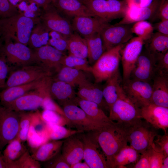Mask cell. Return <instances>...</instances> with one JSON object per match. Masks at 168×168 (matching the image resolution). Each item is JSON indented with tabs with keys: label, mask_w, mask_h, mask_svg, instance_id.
Here are the masks:
<instances>
[{
	"label": "cell",
	"mask_w": 168,
	"mask_h": 168,
	"mask_svg": "<svg viewBox=\"0 0 168 168\" xmlns=\"http://www.w3.org/2000/svg\"><path fill=\"white\" fill-rule=\"evenodd\" d=\"M90 132L102 149L109 167L112 168L115 156L128 145L126 128L114 122Z\"/></svg>",
	"instance_id": "1"
},
{
	"label": "cell",
	"mask_w": 168,
	"mask_h": 168,
	"mask_svg": "<svg viewBox=\"0 0 168 168\" xmlns=\"http://www.w3.org/2000/svg\"><path fill=\"white\" fill-rule=\"evenodd\" d=\"M40 21L38 18H30L23 14L0 19V36L2 40L10 39L27 45L31 31Z\"/></svg>",
	"instance_id": "2"
},
{
	"label": "cell",
	"mask_w": 168,
	"mask_h": 168,
	"mask_svg": "<svg viewBox=\"0 0 168 168\" xmlns=\"http://www.w3.org/2000/svg\"><path fill=\"white\" fill-rule=\"evenodd\" d=\"M109 112L108 117L111 121L126 128L132 126L142 119L140 108L126 94L122 88V83L119 88L118 98Z\"/></svg>",
	"instance_id": "3"
},
{
	"label": "cell",
	"mask_w": 168,
	"mask_h": 168,
	"mask_svg": "<svg viewBox=\"0 0 168 168\" xmlns=\"http://www.w3.org/2000/svg\"><path fill=\"white\" fill-rule=\"evenodd\" d=\"M125 44L106 51L91 67V72L96 83L106 81L119 69L121 51Z\"/></svg>",
	"instance_id": "4"
},
{
	"label": "cell",
	"mask_w": 168,
	"mask_h": 168,
	"mask_svg": "<svg viewBox=\"0 0 168 168\" xmlns=\"http://www.w3.org/2000/svg\"><path fill=\"white\" fill-rule=\"evenodd\" d=\"M155 129L150 124L141 119L126 128L128 142L131 147L142 154L151 147L157 134Z\"/></svg>",
	"instance_id": "5"
},
{
	"label": "cell",
	"mask_w": 168,
	"mask_h": 168,
	"mask_svg": "<svg viewBox=\"0 0 168 168\" xmlns=\"http://www.w3.org/2000/svg\"><path fill=\"white\" fill-rule=\"evenodd\" d=\"M94 14L105 21L123 17L128 8L123 0H80Z\"/></svg>",
	"instance_id": "6"
},
{
	"label": "cell",
	"mask_w": 168,
	"mask_h": 168,
	"mask_svg": "<svg viewBox=\"0 0 168 168\" xmlns=\"http://www.w3.org/2000/svg\"><path fill=\"white\" fill-rule=\"evenodd\" d=\"M52 80V77L43 86L29 91L5 107L17 112L37 110L41 107L43 100L46 98L51 96L49 88Z\"/></svg>",
	"instance_id": "7"
},
{
	"label": "cell",
	"mask_w": 168,
	"mask_h": 168,
	"mask_svg": "<svg viewBox=\"0 0 168 168\" xmlns=\"http://www.w3.org/2000/svg\"><path fill=\"white\" fill-rule=\"evenodd\" d=\"M4 40L2 52L8 63L19 66L36 64L34 51L27 45L10 39Z\"/></svg>",
	"instance_id": "8"
},
{
	"label": "cell",
	"mask_w": 168,
	"mask_h": 168,
	"mask_svg": "<svg viewBox=\"0 0 168 168\" xmlns=\"http://www.w3.org/2000/svg\"><path fill=\"white\" fill-rule=\"evenodd\" d=\"M20 119L19 112L0 105V150L16 137Z\"/></svg>",
	"instance_id": "9"
},
{
	"label": "cell",
	"mask_w": 168,
	"mask_h": 168,
	"mask_svg": "<svg viewBox=\"0 0 168 168\" xmlns=\"http://www.w3.org/2000/svg\"><path fill=\"white\" fill-rule=\"evenodd\" d=\"M40 21L49 31L58 32L68 38L73 32L69 20L62 15L51 3L42 8Z\"/></svg>",
	"instance_id": "10"
},
{
	"label": "cell",
	"mask_w": 168,
	"mask_h": 168,
	"mask_svg": "<svg viewBox=\"0 0 168 168\" xmlns=\"http://www.w3.org/2000/svg\"><path fill=\"white\" fill-rule=\"evenodd\" d=\"M122 86L128 98L140 108L151 103L152 83L129 79L122 82Z\"/></svg>",
	"instance_id": "11"
},
{
	"label": "cell",
	"mask_w": 168,
	"mask_h": 168,
	"mask_svg": "<svg viewBox=\"0 0 168 168\" xmlns=\"http://www.w3.org/2000/svg\"><path fill=\"white\" fill-rule=\"evenodd\" d=\"M21 67L11 72L6 81L4 89L27 83L53 75L37 64Z\"/></svg>",
	"instance_id": "12"
},
{
	"label": "cell",
	"mask_w": 168,
	"mask_h": 168,
	"mask_svg": "<svg viewBox=\"0 0 168 168\" xmlns=\"http://www.w3.org/2000/svg\"><path fill=\"white\" fill-rule=\"evenodd\" d=\"M131 27L130 24H109L105 27L100 35L105 51L129 41L133 37Z\"/></svg>",
	"instance_id": "13"
},
{
	"label": "cell",
	"mask_w": 168,
	"mask_h": 168,
	"mask_svg": "<svg viewBox=\"0 0 168 168\" xmlns=\"http://www.w3.org/2000/svg\"><path fill=\"white\" fill-rule=\"evenodd\" d=\"M63 106L62 108L70 125L74 126L77 130L84 133L89 132L103 127L92 120L82 109L76 104L69 103Z\"/></svg>",
	"instance_id": "14"
},
{
	"label": "cell",
	"mask_w": 168,
	"mask_h": 168,
	"mask_svg": "<svg viewBox=\"0 0 168 168\" xmlns=\"http://www.w3.org/2000/svg\"><path fill=\"white\" fill-rule=\"evenodd\" d=\"M36 64L39 65L52 75L57 73L63 67L64 53L49 45L35 49Z\"/></svg>",
	"instance_id": "15"
},
{
	"label": "cell",
	"mask_w": 168,
	"mask_h": 168,
	"mask_svg": "<svg viewBox=\"0 0 168 168\" xmlns=\"http://www.w3.org/2000/svg\"><path fill=\"white\" fill-rule=\"evenodd\" d=\"M144 44V41L140 38L138 36L132 37L122 49L121 60L123 67V82L129 79Z\"/></svg>",
	"instance_id": "16"
},
{
	"label": "cell",
	"mask_w": 168,
	"mask_h": 168,
	"mask_svg": "<svg viewBox=\"0 0 168 168\" xmlns=\"http://www.w3.org/2000/svg\"><path fill=\"white\" fill-rule=\"evenodd\" d=\"M157 60L144 48L138 56L131 72L129 79L152 83L156 72Z\"/></svg>",
	"instance_id": "17"
},
{
	"label": "cell",
	"mask_w": 168,
	"mask_h": 168,
	"mask_svg": "<svg viewBox=\"0 0 168 168\" xmlns=\"http://www.w3.org/2000/svg\"><path fill=\"white\" fill-rule=\"evenodd\" d=\"M81 135L83 145V159L90 168H108L105 157L99 152L98 144L90 132Z\"/></svg>",
	"instance_id": "18"
},
{
	"label": "cell",
	"mask_w": 168,
	"mask_h": 168,
	"mask_svg": "<svg viewBox=\"0 0 168 168\" xmlns=\"http://www.w3.org/2000/svg\"><path fill=\"white\" fill-rule=\"evenodd\" d=\"M141 118L150 124L156 129H161L167 133L168 128V108L151 103L141 107Z\"/></svg>",
	"instance_id": "19"
},
{
	"label": "cell",
	"mask_w": 168,
	"mask_h": 168,
	"mask_svg": "<svg viewBox=\"0 0 168 168\" xmlns=\"http://www.w3.org/2000/svg\"><path fill=\"white\" fill-rule=\"evenodd\" d=\"M52 77L48 76L27 83L7 87L0 92V105L4 107L29 91L43 86Z\"/></svg>",
	"instance_id": "20"
},
{
	"label": "cell",
	"mask_w": 168,
	"mask_h": 168,
	"mask_svg": "<svg viewBox=\"0 0 168 168\" xmlns=\"http://www.w3.org/2000/svg\"><path fill=\"white\" fill-rule=\"evenodd\" d=\"M71 24L73 30L85 38L100 33L109 23L96 16H82L74 17Z\"/></svg>",
	"instance_id": "21"
},
{
	"label": "cell",
	"mask_w": 168,
	"mask_h": 168,
	"mask_svg": "<svg viewBox=\"0 0 168 168\" xmlns=\"http://www.w3.org/2000/svg\"><path fill=\"white\" fill-rule=\"evenodd\" d=\"M152 86L151 103L168 108V73L156 72Z\"/></svg>",
	"instance_id": "22"
},
{
	"label": "cell",
	"mask_w": 168,
	"mask_h": 168,
	"mask_svg": "<svg viewBox=\"0 0 168 168\" xmlns=\"http://www.w3.org/2000/svg\"><path fill=\"white\" fill-rule=\"evenodd\" d=\"M160 2L154 0L149 6L141 8L128 7L122 20L116 25L131 24L133 23L145 21L156 16Z\"/></svg>",
	"instance_id": "23"
},
{
	"label": "cell",
	"mask_w": 168,
	"mask_h": 168,
	"mask_svg": "<svg viewBox=\"0 0 168 168\" xmlns=\"http://www.w3.org/2000/svg\"><path fill=\"white\" fill-rule=\"evenodd\" d=\"M51 3L61 13L69 17L95 16L80 0H53Z\"/></svg>",
	"instance_id": "24"
},
{
	"label": "cell",
	"mask_w": 168,
	"mask_h": 168,
	"mask_svg": "<svg viewBox=\"0 0 168 168\" xmlns=\"http://www.w3.org/2000/svg\"><path fill=\"white\" fill-rule=\"evenodd\" d=\"M62 155L70 166L80 162L83 158V145L81 138L73 135L63 140Z\"/></svg>",
	"instance_id": "25"
},
{
	"label": "cell",
	"mask_w": 168,
	"mask_h": 168,
	"mask_svg": "<svg viewBox=\"0 0 168 168\" xmlns=\"http://www.w3.org/2000/svg\"><path fill=\"white\" fill-rule=\"evenodd\" d=\"M73 87L67 83L52 79L49 88L50 96L62 105L69 103L74 104L76 97Z\"/></svg>",
	"instance_id": "26"
},
{
	"label": "cell",
	"mask_w": 168,
	"mask_h": 168,
	"mask_svg": "<svg viewBox=\"0 0 168 168\" xmlns=\"http://www.w3.org/2000/svg\"><path fill=\"white\" fill-rule=\"evenodd\" d=\"M74 104L79 107L89 118L102 127L113 123L103 110L96 103L76 97Z\"/></svg>",
	"instance_id": "27"
},
{
	"label": "cell",
	"mask_w": 168,
	"mask_h": 168,
	"mask_svg": "<svg viewBox=\"0 0 168 168\" xmlns=\"http://www.w3.org/2000/svg\"><path fill=\"white\" fill-rule=\"evenodd\" d=\"M78 87L77 95L78 98L95 103L102 110L104 109L109 111L103 97L102 90L98 86L88 80Z\"/></svg>",
	"instance_id": "28"
},
{
	"label": "cell",
	"mask_w": 168,
	"mask_h": 168,
	"mask_svg": "<svg viewBox=\"0 0 168 168\" xmlns=\"http://www.w3.org/2000/svg\"><path fill=\"white\" fill-rule=\"evenodd\" d=\"M145 48L153 55L157 61L168 52V36L158 32L153 33L144 41Z\"/></svg>",
	"instance_id": "29"
},
{
	"label": "cell",
	"mask_w": 168,
	"mask_h": 168,
	"mask_svg": "<svg viewBox=\"0 0 168 168\" xmlns=\"http://www.w3.org/2000/svg\"><path fill=\"white\" fill-rule=\"evenodd\" d=\"M52 79L66 82L73 87L88 80L83 71L66 67H63Z\"/></svg>",
	"instance_id": "30"
},
{
	"label": "cell",
	"mask_w": 168,
	"mask_h": 168,
	"mask_svg": "<svg viewBox=\"0 0 168 168\" xmlns=\"http://www.w3.org/2000/svg\"><path fill=\"white\" fill-rule=\"evenodd\" d=\"M106 81L102 92L109 111L118 98L119 88L122 82L119 69Z\"/></svg>",
	"instance_id": "31"
},
{
	"label": "cell",
	"mask_w": 168,
	"mask_h": 168,
	"mask_svg": "<svg viewBox=\"0 0 168 168\" xmlns=\"http://www.w3.org/2000/svg\"><path fill=\"white\" fill-rule=\"evenodd\" d=\"M63 140H51L39 147L31 155L39 161L46 162L60 152Z\"/></svg>",
	"instance_id": "32"
},
{
	"label": "cell",
	"mask_w": 168,
	"mask_h": 168,
	"mask_svg": "<svg viewBox=\"0 0 168 168\" xmlns=\"http://www.w3.org/2000/svg\"><path fill=\"white\" fill-rule=\"evenodd\" d=\"M68 55L86 58L88 56V49L86 39L78 33H74L68 38Z\"/></svg>",
	"instance_id": "33"
},
{
	"label": "cell",
	"mask_w": 168,
	"mask_h": 168,
	"mask_svg": "<svg viewBox=\"0 0 168 168\" xmlns=\"http://www.w3.org/2000/svg\"><path fill=\"white\" fill-rule=\"evenodd\" d=\"M84 38L87 44L89 63L93 64L105 51L100 33H95Z\"/></svg>",
	"instance_id": "34"
},
{
	"label": "cell",
	"mask_w": 168,
	"mask_h": 168,
	"mask_svg": "<svg viewBox=\"0 0 168 168\" xmlns=\"http://www.w3.org/2000/svg\"><path fill=\"white\" fill-rule=\"evenodd\" d=\"M27 151L23 142L17 137L8 144L2 154L9 168L11 164L19 159Z\"/></svg>",
	"instance_id": "35"
},
{
	"label": "cell",
	"mask_w": 168,
	"mask_h": 168,
	"mask_svg": "<svg viewBox=\"0 0 168 168\" xmlns=\"http://www.w3.org/2000/svg\"><path fill=\"white\" fill-rule=\"evenodd\" d=\"M140 155L136 150L127 145L115 156L112 168H125L127 165L135 164L139 159Z\"/></svg>",
	"instance_id": "36"
},
{
	"label": "cell",
	"mask_w": 168,
	"mask_h": 168,
	"mask_svg": "<svg viewBox=\"0 0 168 168\" xmlns=\"http://www.w3.org/2000/svg\"><path fill=\"white\" fill-rule=\"evenodd\" d=\"M49 32L40 21L33 27L28 45L30 47L35 49L47 45L49 38Z\"/></svg>",
	"instance_id": "37"
},
{
	"label": "cell",
	"mask_w": 168,
	"mask_h": 168,
	"mask_svg": "<svg viewBox=\"0 0 168 168\" xmlns=\"http://www.w3.org/2000/svg\"><path fill=\"white\" fill-rule=\"evenodd\" d=\"M46 128L49 139L51 140L66 139L73 135L84 133L80 130L66 128L64 126L49 124H46Z\"/></svg>",
	"instance_id": "38"
},
{
	"label": "cell",
	"mask_w": 168,
	"mask_h": 168,
	"mask_svg": "<svg viewBox=\"0 0 168 168\" xmlns=\"http://www.w3.org/2000/svg\"><path fill=\"white\" fill-rule=\"evenodd\" d=\"M63 67H66L83 72H91V66L86 59L65 55L62 61Z\"/></svg>",
	"instance_id": "39"
},
{
	"label": "cell",
	"mask_w": 168,
	"mask_h": 168,
	"mask_svg": "<svg viewBox=\"0 0 168 168\" xmlns=\"http://www.w3.org/2000/svg\"><path fill=\"white\" fill-rule=\"evenodd\" d=\"M20 116L19 129L16 137L21 142L27 141L34 112H19Z\"/></svg>",
	"instance_id": "40"
},
{
	"label": "cell",
	"mask_w": 168,
	"mask_h": 168,
	"mask_svg": "<svg viewBox=\"0 0 168 168\" xmlns=\"http://www.w3.org/2000/svg\"><path fill=\"white\" fill-rule=\"evenodd\" d=\"M153 26L146 20L139 21L132 26L131 31L144 41L149 39L153 33Z\"/></svg>",
	"instance_id": "41"
},
{
	"label": "cell",
	"mask_w": 168,
	"mask_h": 168,
	"mask_svg": "<svg viewBox=\"0 0 168 168\" xmlns=\"http://www.w3.org/2000/svg\"><path fill=\"white\" fill-rule=\"evenodd\" d=\"M40 114L42 119L46 124L63 126L70 125V122L67 118L55 111L43 110Z\"/></svg>",
	"instance_id": "42"
},
{
	"label": "cell",
	"mask_w": 168,
	"mask_h": 168,
	"mask_svg": "<svg viewBox=\"0 0 168 168\" xmlns=\"http://www.w3.org/2000/svg\"><path fill=\"white\" fill-rule=\"evenodd\" d=\"M48 45L64 53L68 49V38L55 31H50Z\"/></svg>",
	"instance_id": "43"
},
{
	"label": "cell",
	"mask_w": 168,
	"mask_h": 168,
	"mask_svg": "<svg viewBox=\"0 0 168 168\" xmlns=\"http://www.w3.org/2000/svg\"><path fill=\"white\" fill-rule=\"evenodd\" d=\"M41 167L39 161L34 159L28 150L10 166V168H40Z\"/></svg>",
	"instance_id": "44"
},
{
	"label": "cell",
	"mask_w": 168,
	"mask_h": 168,
	"mask_svg": "<svg viewBox=\"0 0 168 168\" xmlns=\"http://www.w3.org/2000/svg\"><path fill=\"white\" fill-rule=\"evenodd\" d=\"M17 8L21 11L23 12V14L26 16L35 18L37 17L35 16V13L39 12L40 7L30 0H23L18 4Z\"/></svg>",
	"instance_id": "45"
},
{
	"label": "cell",
	"mask_w": 168,
	"mask_h": 168,
	"mask_svg": "<svg viewBox=\"0 0 168 168\" xmlns=\"http://www.w3.org/2000/svg\"><path fill=\"white\" fill-rule=\"evenodd\" d=\"M19 13L17 8L8 0H0V19L11 17Z\"/></svg>",
	"instance_id": "46"
},
{
	"label": "cell",
	"mask_w": 168,
	"mask_h": 168,
	"mask_svg": "<svg viewBox=\"0 0 168 168\" xmlns=\"http://www.w3.org/2000/svg\"><path fill=\"white\" fill-rule=\"evenodd\" d=\"M156 139L154 140L153 144L165 157L168 156V135L167 133L162 135L157 134Z\"/></svg>",
	"instance_id": "47"
},
{
	"label": "cell",
	"mask_w": 168,
	"mask_h": 168,
	"mask_svg": "<svg viewBox=\"0 0 168 168\" xmlns=\"http://www.w3.org/2000/svg\"><path fill=\"white\" fill-rule=\"evenodd\" d=\"M44 167L47 168H70L60 152L50 160L45 162Z\"/></svg>",
	"instance_id": "48"
},
{
	"label": "cell",
	"mask_w": 168,
	"mask_h": 168,
	"mask_svg": "<svg viewBox=\"0 0 168 168\" xmlns=\"http://www.w3.org/2000/svg\"><path fill=\"white\" fill-rule=\"evenodd\" d=\"M5 57L2 51L0 53V89L4 88L6 79L9 70V68Z\"/></svg>",
	"instance_id": "49"
},
{
	"label": "cell",
	"mask_w": 168,
	"mask_h": 168,
	"mask_svg": "<svg viewBox=\"0 0 168 168\" xmlns=\"http://www.w3.org/2000/svg\"><path fill=\"white\" fill-rule=\"evenodd\" d=\"M152 147L150 168H161L163 160L166 157L155 147L153 144Z\"/></svg>",
	"instance_id": "50"
},
{
	"label": "cell",
	"mask_w": 168,
	"mask_h": 168,
	"mask_svg": "<svg viewBox=\"0 0 168 168\" xmlns=\"http://www.w3.org/2000/svg\"><path fill=\"white\" fill-rule=\"evenodd\" d=\"M41 107L43 110H47L55 111L67 118L63 108H61L51 96L46 98L43 100Z\"/></svg>",
	"instance_id": "51"
},
{
	"label": "cell",
	"mask_w": 168,
	"mask_h": 168,
	"mask_svg": "<svg viewBox=\"0 0 168 168\" xmlns=\"http://www.w3.org/2000/svg\"><path fill=\"white\" fill-rule=\"evenodd\" d=\"M151 147L142 154H141L138 161L135 164L134 168H150V157L152 152Z\"/></svg>",
	"instance_id": "52"
},
{
	"label": "cell",
	"mask_w": 168,
	"mask_h": 168,
	"mask_svg": "<svg viewBox=\"0 0 168 168\" xmlns=\"http://www.w3.org/2000/svg\"><path fill=\"white\" fill-rule=\"evenodd\" d=\"M156 16L161 20H168V0H162L160 2Z\"/></svg>",
	"instance_id": "53"
},
{
	"label": "cell",
	"mask_w": 168,
	"mask_h": 168,
	"mask_svg": "<svg viewBox=\"0 0 168 168\" xmlns=\"http://www.w3.org/2000/svg\"><path fill=\"white\" fill-rule=\"evenodd\" d=\"M154 0H123L128 7L141 8L149 6Z\"/></svg>",
	"instance_id": "54"
},
{
	"label": "cell",
	"mask_w": 168,
	"mask_h": 168,
	"mask_svg": "<svg viewBox=\"0 0 168 168\" xmlns=\"http://www.w3.org/2000/svg\"><path fill=\"white\" fill-rule=\"evenodd\" d=\"M156 72L168 73V52L161 58L156 61Z\"/></svg>",
	"instance_id": "55"
},
{
	"label": "cell",
	"mask_w": 168,
	"mask_h": 168,
	"mask_svg": "<svg viewBox=\"0 0 168 168\" xmlns=\"http://www.w3.org/2000/svg\"><path fill=\"white\" fill-rule=\"evenodd\" d=\"M153 26L157 32L168 36V20H161Z\"/></svg>",
	"instance_id": "56"
},
{
	"label": "cell",
	"mask_w": 168,
	"mask_h": 168,
	"mask_svg": "<svg viewBox=\"0 0 168 168\" xmlns=\"http://www.w3.org/2000/svg\"><path fill=\"white\" fill-rule=\"evenodd\" d=\"M70 168H90L88 164L85 162H79L70 166Z\"/></svg>",
	"instance_id": "57"
},
{
	"label": "cell",
	"mask_w": 168,
	"mask_h": 168,
	"mask_svg": "<svg viewBox=\"0 0 168 168\" xmlns=\"http://www.w3.org/2000/svg\"><path fill=\"white\" fill-rule=\"evenodd\" d=\"M36 3L39 7L42 8L47 6L49 3L47 0H30Z\"/></svg>",
	"instance_id": "58"
},
{
	"label": "cell",
	"mask_w": 168,
	"mask_h": 168,
	"mask_svg": "<svg viewBox=\"0 0 168 168\" xmlns=\"http://www.w3.org/2000/svg\"><path fill=\"white\" fill-rule=\"evenodd\" d=\"M0 168H9L8 164L5 162L3 154L0 150Z\"/></svg>",
	"instance_id": "59"
},
{
	"label": "cell",
	"mask_w": 168,
	"mask_h": 168,
	"mask_svg": "<svg viewBox=\"0 0 168 168\" xmlns=\"http://www.w3.org/2000/svg\"><path fill=\"white\" fill-rule=\"evenodd\" d=\"M168 168V156L164 158V159L161 166V168Z\"/></svg>",
	"instance_id": "60"
},
{
	"label": "cell",
	"mask_w": 168,
	"mask_h": 168,
	"mask_svg": "<svg viewBox=\"0 0 168 168\" xmlns=\"http://www.w3.org/2000/svg\"><path fill=\"white\" fill-rule=\"evenodd\" d=\"M22 0H8L11 5L16 8L18 4Z\"/></svg>",
	"instance_id": "61"
},
{
	"label": "cell",
	"mask_w": 168,
	"mask_h": 168,
	"mask_svg": "<svg viewBox=\"0 0 168 168\" xmlns=\"http://www.w3.org/2000/svg\"><path fill=\"white\" fill-rule=\"evenodd\" d=\"M2 40L0 36V53L2 51V48L3 46V45H2Z\"/></svg>",
	"instance_id": "62"
},
{
	"label": "cell",
	"mask_w": 168,
	"mask_h": 168,
	"mask_svg": "<svg viewBox=\"0 0 168 168\" xmlns=\"http://www.w3.org/2000/svg\"><path fill=\"white\" fill-rule=\"evenodd\" d=\"M53 0H47V1L49 4L51 3Z\"/></svg>",
	"instance_id": "63"
}]
</instances>
